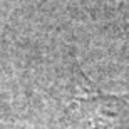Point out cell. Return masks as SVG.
Returning <instances> with one entry per match:
<instances>
[{"mask_svg":"<svg viewBox=\"0 0 129 129\" xmlns=\"http://www.w3.org/2000/svg\"><path fill=\"white\" fill-rule=\"evenodd\" d=\"M84 109L92 116V129H129L127 97H89L84 101Z\"/></svg>","mask_w":129,"mask_h":129,"instance_id":"6da1fadb","label":"cell"}]
</instances>
